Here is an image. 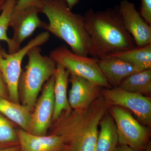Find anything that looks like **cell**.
<instances>
[{
    "label": "cell",
    "mask_w": 151,
    "mask_h": 151,
    "mask_svg": "<svg viewBox=\"0 0 151 151\" xmlns=\"http://www.w3.org/2000/svg\"><path fill=\"white\" fill-rule=\"evenodd\" d=\"M110 106L101 95L88 108L63 113L51 134L62 138V151H95L99 124Z\"/></svg>",
    "instance_id": "obj_1"
},
{
    "label": "cell",
    "mask_w": 151,
    "mask_h": 151,
    "mask_svg": "<svg viewBox=\"0 0 151 151\" xmlns=\"http://www.w3.org/2000/svg\"><path fill=\"white\" fill-rule=\"evenodd\" d=\"M90 38L89 55L99 60L115 52L137 47L124 24L119 6L95 12L86 11L84 16Z\"/></svg>",
    "instance_id": "obj_2"
},
{
    "label": "cell",
    "mask_w": 151,
    "mask_h": 151,
    "mask_svg": "<svg viewBox=\"0 0 151 151\" xmlns=\"http://www.w3.org/2000/svg\"><path fill=\"white\" fill-rule=\"evenodd\" d=\"M40 12L49 20L44 29L64 41L75 54L88 56L90 38L84 16L72 12L65 0H42Z\"/></svg>",
    "instance_id": "obj_3"
},
{
    "label": "cell",
    "mask_w": 151,
    "mask_h": 151,
    "mask_svg": "<svg viewBox=\"0 0 151 151\" xmlns=\"http://www.w3.org/2000/svg\"><path fill=\"white\" fill-rule=\"evenodd\" d=\"M27 55L28 61L22 70L18 91L22 105L32 111L44 84L54 75L57 63L49 56L42 55L40 46L31 49Z\"/></svg>",
    "instance_id": "obj_4"
},
{
    "label": "cell",
    "mask_w": 151,
    "mask_h": 151,
    "mask_svg": "<svg viewBox=\"0 0 151 151\" xmlns=\"http://www.w3.org/2000/svg\"><path fill=\"white\" fill-rule=\"evenodd\" d=\"M50 35L43 32L17 52L9 53L0 45V71L7 89L10 101L19 104L18 86L22 71V63L24 57L31 49L40 46L48 41Z\"/></svg>",
    "instance_id": "obj_5"
},
{
    "label": "cell",
    "mask_w": 151,
    "mask_h": 151,
    "mask_svg": "<svg viewBox=\"0 0 151 151\" xmlns=\"http://www.w3.org/2000/svg\"><path fill=\"white\" fill-rule=\"evenodd\" d=\"M49 56L68 70L70 75L86 78L102 87L112 88L100 69L98 59L75 54L65 45L51 50Z\"/></svg>",
    "instance_id": "obj_6"
},
{
    "label": "cell",
    "mask_w": 151,
    "mask_h": 151,
    "mask_svg": "<svg viewBox=\"0 0 151 151\" xmlns=\"http://www.w3.org/2000/svg\"><path fill=\"white\" fill-rule=\"evenodd\" d=\"M109 113L113 117L119 138V145H126L136 151H144L150 142L149 127L141 125L125 108L110 105Z\"/></svg>",
    "instance_id": "obj_7"
},
{
    "label": "cell",
    "mask_w": 151,
    "mask_h": 151,
    "mask_svg": "<svg viewBox=\"0 0 151 151\" xmlns=\"http://www.w3.org/2000/svg\"><path fill=\"white\" fill-rule=\"evenodd\" d=\"M101 95L109 105L120 106L132 111L141 123L150 127V97L128 92L119 87L103 89Z\"/></svg>",
    "instance_id": "obj_8"
},
{
    "label": "cell",
    "mask_w": 151,
    "mask_h": 151,
    "mask_svg": "<svg viewBox=\"0 0 151 151\" xmlns=\"http://www.w3.org/2000/svg\"><path fill=\"white\" fill-rule=\"evenodd\" d=\"M40 10L35 7H29L20 10H14L10 21L13 35L8 46L9 53H13L20 49L24 41L30 36L37 28L44 29L47 23L39 17Z\"/></svg>",
    "instance_id": "obj_9"
},
{
    "label": "cell",
    "mask_w": 151,
    "mask_h": 151,
    "mask_svg": "<svg viewBox=\"0 0 151 151\" xmlns=\"http://www.w3.org/2000/svg\"><path fill=\"white\" fill-rule=\"evenodd\" d=\"M54 75L43 86L41 95L37 100L28 132L37 136H46L52 122L54 113Z\"/></svg>",
    "instance_id": "obj_10"
},
{
    "label": "cell",
    "mask_w": 151,
    "mask_h": 151,
    "mask_svg": "<svg viewBox=\"0 0 151 151\" xmlns=\"http://www.w3.org/2000/svg\"><path fill=\"white\" fill-rule=\"evenodd\" d=\"M119 9L125 27L134 39L137 47L151 43V26L143 19L134 4L123 0Z\"/></svg>",
    "instance_id": "obj_11"
},
{
    "label": "cell",
    "mask_w": 151,
    "mask_h": 151,
    "mask_svg": "<svg viewBox=\"0 0 151 151\" xmlns=\"http://www.w3.org/2000/svg\"><path fill=\"white\" fill-rule=\"evenodd\" d=\"M68 102L71 109L81 110L88 108L101 95L102 88L86 78L70 75Z\"/></svg>",
    "instance_id": "obj_12"
},
{
    "label": "cell",
    "mask_w": 151,
    "mask_h": 151,
    "mask_svg": "<svg viewBox=\"0 0 151 151\" xmlns=\"http://www.w3.org/2000/svg\"><path fill=\"white\" fill-rule=\"evenodd\" d=\"M98 62L102 73L111 87H119L125 78L143 70L129 63L109 55L98 60Z\"/></svg>",
    "instance_id": "obj_13"
},
{
    "label": "cell",
    "mask_w": 151,
    "mask_h": 151,
    "mask_svg": "<svg viewBox=\"0 0 151 151\" xmlns=\"http://www.w3.org/2000/svg\"><path fill=\"white\" fill-rule=\"evenodd\" d=\"M17 133L20 151H62L63 149V141L58 135L37 136L22 129Z\"/></svg>",
    "instance_id": "obj_14"
},
{
    "label": "cell",
    "mask_w": 151,
    "mask_h": 151,
    "mask_svg": "<svg viewBox=\"0 0 151 151\" xmlns=\"http://www.w3.org/2000/svg\"><path fill=\"white\" fill-rule=\"evenodd\" d=\"M70 74L62 65L57 64L54 73L55 107L52 122H55L63 113L68 114L72 111L68 102L67 89Z\"/></svg>",
    "instance_id": "obj_15"
},
{
    "label": "cell",
    "mask_w": 151,
    "mask_h": 151,
    "mask_svg": "<svg viewBox=\"0 0 151 151\" xmlns=\"http://www.w3.org/2000/svg\"><path fill=\"white\" fill-rule=\"evenodd\" d=\"M95 151H116L119 138L116 123L110 113L101 119Z\"/></svg>",
    "instance_id": "obj_16"
},
{
    "label": "cell",
    "mask_w": 151,
    "mask_h": 151,
    "mask_svg": "<svg viewBox=\"0 0 151 151\" xmlns=\"http://www.w3.org/2000/svg\"><path fill=\"white\" fill-rule=\"evenodd\" d=\"M0 113L19 125L22 129L28 131L32 113L27 107L0 96Z\"/></svg>",
    "instance_id": "obj_17"
},
{
    "label": "cell",
    "mask_w": 151,
    "mask_h": 151,
    "mask_svg": "<svg viewBox=\"0 0 151 151\" xmlns=\"http://www.w3.org/2000/svg\"><path fill=\"white\" fill-rule=\"evenodd\" d=\"M108 55L129 63L142 70L151 69V43Z\"/></svg>",
    "instance_id": "obj_18"
},
{
    "label": "cell",
    "mask_w": 151,
    "mask_h": 151,
    "mask_svg": "<svg viewBox=\"0 0 151 151\" xmlns=\"http://www.w3.org/2000/svg\"><path fill=\"white\" fill-rule=\"evenodd\" d=\"M121 89L133 93L151 94V69H145L127 77L119 85Z\"/></svg>",
    "instance_id": "obj_19"
},
{
    "label": "cell",
    "mask_w": 151,
    "mask_h": 151,
    "mask_svg": "<svg viewBox=\"0 0 151 151\" xmlns=\"http://www.w3.org/2000/svg\"><path fill=\"white\" fill-rule=\"evenodd\" d=\"M19 145L17 131L10 122L0 114V148Z\"/></svg>",
    "instance_id": "obj_20"
},
{
    "label": "cell",
    "mask_w": 151,
    "mask_h": 151,
    "mask_svg": "<svg viewBox=\"0 0 151 151\" xmlns=\"http://www.w3.org/2000/svg\"><path fill=\"white\" fill-rule=\"evenodd\" d=\"M18 0H7L3 7L0 14V41H4L7 44L11 43V38L7 35V31L10 27L12 14Z\"/></svg>",
    "instance_id": "obj_21"
},
{
    "label": "cell",
    "mask_w": 151,
    "mask_h": 151,
    "mask_svg": "<svg viewBox=\"0 0 151 151\" xmlns=\"http://www.w3.org/2000/svg\"><path fill=\"white\" fill-rule=\"evenodd\" d=\"M139 14L143 19L151 25V0H141Z\"/></svg>",
    "instance_id": "obj_22"
},
{
    "label": "cell",
    "mask_w": 151,
    "mask_h": 151,
    "mask_svg": "<svg viewBox=\"0 0 151 151\" xmlns=\"http://www.w3.org/2000/svg\"><path fill=\"white\" fill-rule=\"evenodd\" d=\"M29 7H35L40 10L42 7L41 0H18L14 10H20Z\"/></svg>",
    "instance_id": "obj_23"
},
{
    "label": "cell",
    "mask_w": 151,
    "mask_h": 151,
    "mask_svg": "<svg viewBox=\"0 0 151 151\" xmlns=\"http://www.w3.org/2000/svg\"><path fill=\"white\" fill-rule=\"evenodd\" d=\"M7 94L8 93L6 86L3 79L1 73L0 71V96L7 99Z\"/></svg>",
    "instance_id": "obj_24"
},
{
    "label": "cell",
    "mask_w": 151,
    "mask_h": 151,
    "mask_svg": "<svg viewBox=\"0 0 151 151\" xmlns=\"http://www.w3.org/2000/svg\"><path fill=\"white\" fill-rule=\"evenodd\" d=\"M0 151H20L19 145L0 148Z\"/></svg>",
    "instance_id": "obj_25"
},
{
    "label": "cell",
    "mask_w": 151,
    "mask_h": 151,
    "mask_svg": "<svg viewBox=\"0 0 151 151\" xmlns=\"http://www.w3.org/2000/svg\"><path fill=\"white\" fill-rule=\"evenodd\" d=\"M116 151H136L134 149L126 145H119Z\"/></svg>",
    "instance_id": "obj_26"
},
{
    "label": "cell",
    "mask_w": 151,
    "mask_h": 151,
    "mask_svg": "<svg viewBox=\"0 0 151 151\" xmlns=\"http://www.w3.org/2000/svg\"><path fill=\"white\" fill-rule=\"evenodd\" d=\"M67 3L68 8L70 10H72L74 6L78 2L79 0H65Z\"/></svg>",
    "instance_id": "obj_27"
},
{
    "label": "cell",
    "mask_w": 151,
    "mask_h": 151,
    "mask_svg": "<svg viewBox=\"0 0 151 151\" xmlns=\"http://www.w3.org/2000/svg\"><path fill=\"white\" fill-rule=\"evenodd\" d=\"M7 0H0V14L2 11L3 7Z\"/></svg>",
    "instance_id": "obj_28"
},
{
    "label": "cell",
    "mask_w": 151,
    "mask_h": 151,
    "mask_svg": "<svg viewBox=\"0 0 151 151\" xmlns=\"http://www.w3.org/2000/svg\"><path fill=\"white\" fill-rule=\"evenodd\" d=\"M144 151H151V146L150 142H149L147 145L146 146L144 150Z\"/></svg>",
    "instance_id": "obj_29"
},
{
    "label": "cell",
    "mask_w": 151,
    "mask_h": 151,
    "mask_svg": "<svg viewBox=\"0 0 151 151\" xmlns=\"http://www.w3.org/2000/svg\"><path fill=\"white\" fill-rule=\"evenodd\" d=\"M41 1H42V0H41Z\"/></svg>",
    "instance_id": "obj_30"
}]
</instances>
